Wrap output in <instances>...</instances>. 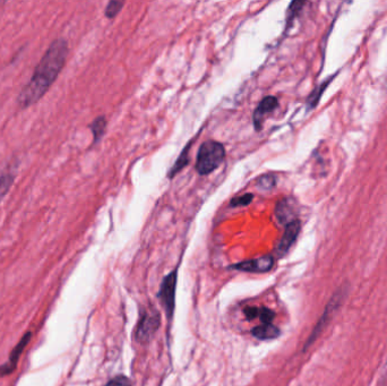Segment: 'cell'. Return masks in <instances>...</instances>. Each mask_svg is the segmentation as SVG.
Segmentation results:
<instances>
[{"mask_svg":"<svg viewBox=\"0 0 387 386\" xmlns=\"http://www.w3.org/2000/svg\"><path fill=\"white\" fill-rule=\"evenodd\" d=\"M69 51V44L62 37L56 39L50 44L35 67L31 80H28L17 96V103L21 108L31 107L48 92L64 69Z\"/></svg>","mask_w":387,"mask_h":386,"instance_id":"cell-1","label":"cell"},{"mask_svg":"<svg viewBox=\"0 0 387 386\" xmlns=\"http://www.w3.org/2000/svg\"><path fill=\"white\" fill-rule=\"evenodd\" d=\"M226 158V148L221 143L206 141L201 144L197 153L196 170L201 176H206L220 167Z\"/></svg>","mask_w":387,"mask_h":386,"instance_id":"cell-2","label":"cell"},{"mask_svg":"<svg viewBox=\"0 0 387 386\" xmlns=\"http://www.w3.org/2000/svg\"><path fill=\"white\" fill-rule=\"evenodd\" d=\"M177 271H172L163 279L159 291V298L165 307L168 315L174 314L176 304Z\"/></svg>","mask_w":387,"mask_h":386,"instance_id":"cell-3","label":"cell"},{"mask_svg":"<svg viewBox=\"0 0 387 386\" xmlns=\"http://www.w3.org/2000/svg\"><path fill=\"white\" fill-rule=\"evenodd\" d=\"M159 325H160V318L156 313L153 310L143 312L136 328L137 340L140 342L150 340V337H152L155 331L158 330Z\"/></svg>","mask_w":387,"mask_h":386,"instance_id":"cell-4","label":"cell"},{"mask_svg":"<svg viewBox=\"0 0 387 386\" xmlns=\"http://www.w3.org/2000/svg\"><path fill=\"white\" fill-rule=\"evenodd\" d=\"M344 291H339L336 294L333 296L331 301L327 304L326 306L325 312L323 314L322 318L319 319L318 324H317L316 328H314V332L310 335L309 340L307 342V346H309L314 341L316 340V337H318L319 334L322 333V331L324 330L326 325L329 324L330 319H331L333 313L336 312V309L340 306L341 303H342V299H343Z\"/></svg>","mask_w":387,"mask_h":386,"instance_id":"cell-5","label":"cell"},{"mask_svg":"<svg viewBox=\"0 0 387 386\" xmlns=\"http://www.w3.org/2000/svg\"><path fill=\"white\" fill-rule=\"evenodd\" d=\"M273 265H274V258L269 255V256H262L260 258L237 263L231 266V269L248 273H265L269 272Z\"/></svg>","mask_w":387,"mask_h":386,"instance_id":"cell-6","label":"cell"},{"mask_svg":"<svg viewBox=\"0 0 387 386\" xmlns=\"http://www.w3.org/2000/svg\"><path fill=\"white\" fill-rule=\"evenodd\" d=\"M301 225L299 220H294L291 222H289L285 226V234L282 236L280 240L279 246H278V254L279 256H283L288 253L289 249L292 247V245L297 240L298 236L300 234Z\"/></svg>","mask_w":387,"mask_h":386,"instance_id":"cell-7","label":"cell"},{"mask_svg":"<svg viewBox=\"0 0 387 386\" xmlns=\"http://www.w3.org/2000/svg\"><path fill=\"white\" fill-rule=\"evenodd\" d=\"M32 333L31 332H28L23 335L22 339L19 340L17 343V346L12 350L10 352V359L6 364L0 366V376H5V375L12 374V371H15L16 366H17V362H19V357L22 355L23 351H24L25 348L30 343L31 340Z\"/></svg>","mask_w":387,"mask_h":386,"instance_id":"cell-8","label":"cell"},{"mask_svg":"<svg viewBox=\"0 0 387 386\" xmlns=\"http://www.w3.org/2000/svg\"><path fill=\"white\" fill-rule=\"evenodd\" d=\"M279 105V101L276 99V96H269L264 98L258 105V108L254 112V125L256 130H260L262 124H263V119L267 114H271L274 112Z\"/></svg>","mask_w":387,"mask_h":386,"instance_id":"cell-9","label":"cell"},{"mask_svg":"<svg viewBox=\"0 0 387 386\" xmlns=\"http://www.w3.org/2000/svg\"><path fill=\"white\" fill-rule=\"evenodd\" d=\"M251 334L260 340H273L280 335V330L272 323H263L253 328Z\"/></svg>","mask_w":387,"mask_h":386,"instance_id":"cell-10","label":"cell"},{"mask_svg":"<svg viewBox=\"0 0 387 386\" xmlns=\"http://www.w3.org/2000/svg\"><path fill=\"white\" fill-rule=\"evenodd\" d=\"M276 216L279 219L280 222L287 223L291 222L294 220L291 219L294 216V207L288 200H283L280 202L276 209Z\"/></svg>","mask_w":387,"mask_h":386,"instance_id":"cell-11","label":"cell"},{"mask_svg":"<svg viewBox=\"0 0 387 386\" xmlns=\"http://www.w3.org/2000/svg\"><path fill=\"white\" fill-rule=\"evenodd\" d=\"M107 121L106 118L98 117L96 121L90 125V130L93 134L94 143L99 142L102 139L103 135L106 133Z\"/></svg>","mask_w":387,"mask_h":386,"instance_id":"cell-12","label":"cell"},{"mask_svg":"<svg viewBox=\"0 0 387 386\" xmlns=\"http://www.w3.org/2000/svg\"><path fill=\"white\" fill-rule=\"evenodd\" d=\"M15 182V175L12 173H3L0 176V202L3 201V198L8 194L12 186Z\"/></svg>","mask_w":387,"mask_h":386,"instance_id":"cell-13","label":"cell"},{"mask_svg":"<svg viewBox=\"0 0 387 386\" xmlns=\"http://www.w3.org/2000/svg\"><path fill=\"white\" fill-rule=\"evenodd\" d=\"M188 150L189 146H187V148L183 150V153L180 155L178 160L176 161L174 167L172 168L170 171V176H169L170 178H172L174 175H177L183 167H186L187 164H188Z\"/></svg>","mask_w":387,"mask_h":386,"instance_id":"cell-14","label":"cell"},{"mask_svg":"<svg viewBox=\"0 0 387 386\" xmlns=\"http://www.w3.org/2000/svg\"><path fill=\"white\" fill-rule=\"evenodd\" d=\"M258 186L262 189H272L276 186V177L272 173L263 175L258 178Z\"/></svg>","mask_w":387,"mask_h":386,"instance_id":"cell-15","label":"cell"},{"mask_svg":"<svg viewBox=\"0 0 387 386\" xmlns=\"http://www.w3.org/2000/svg\"><path fill=\"white\" fill-rule=\"evenodd\" d=\"M124 7V3L121 1H116V0H112L108 3V6L106 8V16L108 19H114L118 12H120L121 8Z\"/></svg>","mask_w":387,"mask_h":386,"instance_id":"cell-16","label":"cell"},{"mask_svg":"<svg viewBox=\"0 0 387 386\" xmlns=\"http://www.w3.org/2000/svg\"><path fill=\"white\" fill-rule=\"evenodd\" d=\"M253 198H254V195L251 194V193L242 195V196H239V198H233L230 205L233 207H247V205L251 204V202H253Z\"/></svg>","mask_w":387,"mask_h":386,"instance_id":"cell-17","label":"cell"},{"mask_svg":"<svg viewBox=\"0 0 387 386\" xmlns=\"http://www.w3.org/2000/svg\"><path fill=\"white\" fill-rule=\"evenodd\" d=\"M262 308H263V307H246V308L244 309V314H245L246 318L249 319V321L255 319V318H258V319H260Z\"/></svg>","mask_w":387,"mask_h":386,"instance_id":"cell-18","label":"cell"},{"mask_svg":"<svg viewBox=\"0 0 387 386\" xmlns=\"http://www.w3.org/2000/svg\"><path fill=\"white\" fill-rule=\"evenodd\" d=\"M106 386H132L128 378L125 376H117L110 380Z\"/></svg>","mask_w":387,"mask_h":386,"instance_id":"cell-19","label":"cell"},{"mask_svg":"<svg viewBox=\"0 0 387 386\" xmlns=\"http://www.w3.org/2000/svg\"><path fill=\"white\" fill-rule=\"evenodd\" d=\"M381 380L387 384V364L386 366H385V373L383 374V377H381Z\"/></svg>","mask_w":387,"mask_h":386,"instance_id":"cell-20","label":"cell"},{"mask_svg":"<svg viewBox=\"0 0 387 386\" xmlns=\"http://www.w3.org/2000/svg\"><path fill=\"white\" fill-rule=\"evenodd\" d=\"M386 85H387V78H386Z\"/></svg>","mask_w":387,"mask_h":386,"instance_id":"cell-21","label":"cell"}]
</instances>
